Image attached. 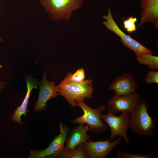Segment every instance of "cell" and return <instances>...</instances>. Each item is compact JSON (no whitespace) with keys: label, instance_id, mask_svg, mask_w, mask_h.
I'll use <instances>...</instances> for the list:
<instances>
[{"label":"cell","instance_id":"7a4b0ae2","mask_svg":"<svg viewBox=\"0 0 158 158\" xmlns=\"http://www.w3.org/2000/svg\"><path fill=\"white\" fill-rule=\"evenodd\" d=\"M93 80L87 79L80 83L72 82L65 77L57 86L59 95L65 98L73 107L78 106L75 101L84 102L85 98L91 99L94 92Z\"/></svg>","mask_w":158,"mask_h":158},{"label":"cell","instance_id":"d6986e66","mask_svg":"<svg viewBox=\"0 0 158 158\" xmlns=\"http://www.w3.org/2000/svg\"><path fill=\"white\" fill-rule=\"evenodd\" d=\"M137 18L130 16L124 20L123 22L124 27L126 31L129 33L133 32L136 30L135 23Z\"/></svg>","mask_w":158,"mask_h":158},{"label":"cell","instance_id":"8fae6325","mask_svg":"<svg viewBox=\"0 0 158 158\" xmlns=\"http://www.w3.org/2000/svg\"><path fill=\"white\" fill-rule=\"evenodd\" d=\"M138 83L132 73L128 72L117 76L108 89L114 91L117 95L135 92L138 88Z\"/></svg>","mask_w":158,"mask_h":158},{"label":"cell","instance_id":"8992f818","mask_svg":"<svg viewBox=\"0 0 158 158\" xmlns=\"http://www.w3.org/2000/svg\"><path fill=\"white\" fill-rule=\"evenodd\" d=\"M101 118L111 130V134L107 140L113 141L116 137L119 135L122 137L127 145L130 143L128 135L129 127L130 113L121 112L119 116H116L108 110L106 114H102Z\"/></svg>","mask_w":158,"mask_h":158},{"label":"cell","instance_id":"5b68a950","mask_svg":"<svg viewBox=\"0 0 158 158\" xmlns=\"http://www.w3.org/2000/svg\"><path fill=\"white\" fill-rule=\"evenodd\" d=\"M60 134L55 136L46 148L32 150L28 158H58L65 146V142L70 130L69 125L60 121L59 123Z\"/></svg>","mask_w":158,"mask_h":158},{"label":"cell","instance_id":"277c9868","mask_svg":"<svg viewBox=\"0 0 158 158\" xmlns=\"http://www.w3.org/2000/svg\"><path fill=\"white\" fill-rule=\"evenodd\" d=\"M75 102L82 110L83 114L82 116L71 120V123H86L89 126L90 130L97 134L104 133L107 130V126L103 122L101 118L102 113L106 108L105 105H102L96 108H93L84 102L76 100Z\"/></svg>","mask_w":158,"mask_h":158},{"label":"cell","instance_id":"ac0fdd59","mask_svg":"<svg viewBox=\"0 0 158 158\" xmlns=\"http://www.w3.org/2000/svg\"><path fill=\"white\" fill-rule=\"evenodd\" d=\"M85 72L83 68H80L77 70L73 73L69 72L65 77L70 81L75 83H80L85 80Z\"/></svg>","mask_w":158,"mask_h":158},{"label":"cell","instance_id":"5bb4252c","mask_svg":"<svg viewBox=\"0 0 158 158\" xmlns=\"http://www.w3.org/2000/svg\"><path fill=\"white\" fill-rule=\"evenodd\" d=\"M142 10L140 22L138 26L144 23H154L158 18V0H140Z\"/></svg>","mask_w":158,"mask_h":158},{"label":"cell","instance_id":"ba28073f","mask_svg":"<svg viewBox=\"0 0 158 158\" xmlns=\"http://www.w3.org/2000/svg\"><path fill=\"white\" fill-rule=\"evenodd\" d=\"M136 92L117 95L115 94L107 101L108 110L114 114L119 112L130 113L141 100Z\"/></svg>","mask_w":158,"mask_h":158},{"label":"cell","instance_id":"2e32d148","mask_svg":"<svg viewBox=\"0 0 158 158\" xmlns=\"http://www.w3.org/2000/svg\"><path fill=\"white\" fill-rule=\"evenodd\" d=\"M59 158H88L82 145L70 150L65 147L59 155Z\"/></svg>","mask_w":158,"mask_h":158},{"label":"cell","instance_id":"4fadbf2b","mask_svg":"<svg viewBox=\"0 0 158 158\" xmlns=\"http://www.w3.org/2000/svg\"><path fill=\"white\" fill-rule=\"evenodd\" d=\"M25 78L27 86L26 95L21 104L19 107H18L14 111L11 117L13 121L20 124L22 123L21 120V116L23 115L26 117L27 115L28 111V105L31 92L33 89L38 86L39 83L38 79L33 78L30 74L26 75Z\"/></svg>","mask_w":158,"mask_h":158},{"label":"cell","instance_id":"e0dca14e","mask_svg":"<svg viewBox=\"0 0 158 158\" xmlns=\"http://www.w3.org/2000/svg\"><path fill=\"white\" fill-rule=\"evenodd\" d=\"M156 149L154 148L152 151L147 154H143L141 153L132 154L122 150H118L116 152L117 158H151L153 153L156 151Z\"/></svg>","mask_w":158,"mask_h":158},{"label":"cell","instance_id":"603a6c76","mask_svg":"<svg viewBox=\"0 0 158 158\" xmlns=\"http://www.w3.org/2000/svg\"><path fill=\"white\" fill-rule=\"evenodd\" d=\"M1 41V39L0 37V41Z\"/></svg>","mask_w":158,"mask_h":158},{"label":"cell","instance_id":"30bf717a","mask_svg":"<svg viewBox=\"0 0 158 158\" xmlns=\"http://www.w3.org/2000/svg\"><path fill=\"white\" fill-rule=\"evenodd\" d=\"M38 86L39 94L37 100L35 104L34 111L40 112L47 109V102L49 100L59 95V88L54 81L47 80L45 73H43Z\"/></svg>","mask_w":158,"mask_h":158},{"label":"cell","instance_id":"cb8c5ba5","mask_svg":"<svg viewBox=\"0 0 158 158\" xmlns=\"http://www.w3.org/2000/svg\"></svg>","mask_w":158,"mask_h":158},{"label":"cell","instance_id":"9c48e42d","mask_svg":"<svg viewBox=\"0 0 158 158\" xmlns=\"http://www.w3.org/2000/svg\"><path fill=\"white\" fill-rule=\"evenodd\" d=\"M121 140L120 136L112 142L107 140L96 141L90 140L82 145L88 158H106L121 143Z\"/></svg>","mask_w":158,"mask_h":158},{"label":"cell","instance_id":"44dd1931","mask_svg":"<svg viewBox=\"0 0 158 158\" xmlns=\"http://www.w3.org/2000/svg\"><path fill=\"white\" fill-rule=\"evenodd\" d=\"M8 83L6 81H0V92L5 87Z\"/></svg>","mask_w":158,"mask_h":158},{"label":"cell","instance_id":"6da1fadb","mask_svg":"<svg viewBox=\"0 0 158 158\" xmlns=\"http://www.w3.org/2000/svg\"><path fill=\"white\" fill-rule=\"evenodd\" d=\"M149 105L145 100H140L130 114V129L135 134L154 139L156 122L149 114Z\"/></svg>","mask_w":158,"mask_h":158},{"label":"cell","instance_id":"7c38bea8","mask_svg":"<svg viewBox=\"0 0 158 158\" xmlns=\"http://www.w3.org/2000/svg\"><path fill=\"white\" fill-rule=\"evenodd\" d=\"M89 130L87 124L84 126L82 123L79 124L70 130L68 136L66 139L65 147L70 150L74 149L78 146L90 140V135L87 133Z\"/></svg>","mask_w":158,"mask_h":158},{"label":"cell","instance_id":"ffe728a7","mask_svg":"<svg viewBox=\"0 0 158 158\" xmlns=\"http://www.w3.org/2000/svg\"><path fill=\"white\" fill-rule=\"evenodd\" d=\"M145 81L147 84L151 85L154 83H158V71H149L147 72Z\"/></svg>","mask_w":158,"mask_h":158},{"label":"cell","instance_id":"9a60e30c","mask_svg":"<svg viewBox=\"0 0 158 158\" xmlns=\"http://www.w3.org/2000/svg\"><path fill=\"white\" fill-rule=\"evenodd\" d=\"M136 59L140 64L148 66L152 70H158V57L151 53H144L139 56H136Z\"/></svg>","mask_w":158,"mask_h":158},{"label":"cell","instance_id":"7402d4cb","mask_svg":"<svg viewBox=\"0 0 158 158\" xmlns=\"http://www.w3.org/2000/svg\"><path fill=\"white\" fill-rule=\"evenodd\" d=\"M2 66L1 65H0V68H2Z\"/></svg>","mask_w":158,"mask_h":158},{"label":"cell","instance_id":"52a82bcc","mask_svg":"<svg viewBox=\"0 0 158 158\" xmlns=\"http://www.w3.org/2000/svg\"><path fill=\"white\" fill-rule=\"evenodd\" d=\"M102 18L106 20L102 22L105 27L118 36L123 45L132 50L136 56L144 53H152L150 50L121 30L114 20L110 8L108 9L107 14L102 16Z\"/></svg>","mask_w":158,"mask_h":158},{"label":"cell","instance_id":"3957f363","mask_svg":"<svg viewBox=\"0 0 158 158\" xmlns=\"http://www.w3.org/2000/svg\"><path fill=\"white\" fill-rule=\"evenodd\" d=\"M84 0H39L50 19L69 21L73 12L80 8Z\"/></svg>","mask_w":158,"mask_h":158}]
</instances>
